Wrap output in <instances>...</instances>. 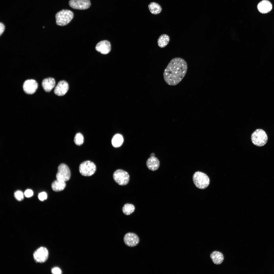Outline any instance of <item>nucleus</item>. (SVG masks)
<instances>
[{
	"label": "nucleus",
	"instance_id": "1",
	"mask_svg": "<svg viewBox=\"0 0 274 274\" xmlns=\"http://www.w3.org/2000/svg\"><path fill=\"white\" fill-rule=\"evenodd\" d=\"M187 63L183 59L176 57L172 59L165 69L163 73L164 81L168 85L174 86L178 84L187 72Z\"/></svg>",
	"mask_w": 274,
	"mask_h": 274
},
{
	"label": "nucleus",
	"instance_id": "2",
	"mask_svg": "<svg viewBox=\"0 0 274 274\" xmlns=\"http://www.w3.org/2000/svg\"><path fill=\"white\" fill-rule=\"evenodd\" d=\"M193 180L195 186L201 189L207 187L210 182L208 176L204 173L200 171L196 172L194 174Z\"/></svg>",
	"mask_w": 274,
	"mask_h": 274
},
{
	"label": "nucleus",
	"instance_id": "3",
	"mask_svg": "<svg viewBox=\"0 0 274 274\" xmlns=\"http://www.w3.org/2000/svg\"><path fill=\"white\" fill-rule=\"evenodd\" d=\"M73 13L68 10H62L56 14L55 18L56 24L63 26L68 24L73 19Z\"/></svg>",
	"mask_w": 274,
	"mask_h": 274
},
{
	"label": "nucleus",
	"instance_id": "4",
	"mask_svg": "<svg viewBox=\"0 0 274 274\" xmlns=\"http://www.w3.org/2000/svg\"><path fill=\"white\" fill-rule=\"evenodd\" d=\"M251 139L253 143L259 147L265 145L268 141V137L266 133L261 129H258L255 130L252 134Z\"/></svg>",
	"mask_w": 274,
	"mask_h": 274
},
{
	"label": "nucleus",
	"instance_id": "5",
	"mask_svg": "<svg viewBox=\"0 0 274 274\" xmlns=\"http://www.w3.org/2000/svg\"><path fill=\"white\" fill-rule=\"evenodd\" d=\"M79 170L81 175L89 176L95 173L96 170V166L93 162L87 161L82 162L80 164Z\"/></svg>",
	"mask_w": 274,
	"mask_h": 274
},
{
	"label": "nucleus",
	"instance_id": "6",
	"mask_svg": "<svg viewBox=\"0 0 274 274\" xmlns=\"http://www.w3.org/2000/svg\"><path fill=\"white\" fill-rule=\"evenodd\" d=\"M114 181L118 185L124 186L127 184L129 181L130 177L127 172L122 169L115 171L113 174Z\"/></svg>",
	"mask_w": 274,
	"mask_h": 274
},
{
	"label": "nucleus",
	"instance_id": "7",
	"mask_svg": "<svg viewBox=\"0 0 274 274\" xmlns=\"http://www.w3.org/2000/svg\"><path fill=\"white\" fill-rule=\"evenodd\" d=\"M71 175L70 170L67 165L62 163L59 166L56 176L57 180L65 182L70 179Z\"/></svg>",
	"mask_w": 274,
	"mask_h": 274
},
{
	"label": "nucleus",
	"instance_id": "8",
	"mask_svg": "<svg viewBox=\"0 0 274 274\" xmlns=\"http://www.w3.org/2000/svg\"><path fill=\"white\" fill-rule=\"evenodd\" d=\"M48 256V251L44 247H41L37 249L34 252L33 256L34 260L39 263H42L47 260Z\"/></svg>",
	"mask_w": 274,
	"mask_h": 274
},
{
	"label": "nucleus",
	"instance_id": "9",
	"mask_svg": "<svg viewBox=\"0 0 274 274\" xmlns=\"http://www.w3.org/2000/svg\"><path fill=\"white\" fill-rule=\"evenodd\" d=\"M69 5L72 8L79 10L88 9L91 5L89 0H70Z\"/></svg>",
	"mask_w": 274,
	"mask_h": 274
},
{
	"label": "nucleus",
	"instance_id": "10",
	"mask_svg": "<svg viewBox=\"0 0 274 274\" xmlns=\"http://www.w3.org/2000/svg\"><path fill=\"white\" fill-rule=\"evenodd\" d=\"M38 87L37 82L35 80L32 79L26 80L23 85V88L24 92L26 94H32L34 93Z\"/></svg>",
	"mask_w": 274,
	"mask_h": 274
},
{
	"label": "nucleus",
	"instance_id": "11",
	"mask_svg": "<svg viewBox=\"0 0 274 274\" xmlns=\"http://www.w3.org/2000/svg\"><path fill=\"white\" fill-rule=\"evenodd\" d=\"M124 240L125 244L130 247L136 246L139 242V239L138 235L132 232L126 234L124 237Z\"/></svg>",
	"mask_w": 274,
	"mask_h": 274
},
{
	"label": "nucleus",
	"instance_id": "12",
	"mask_svg": "<svg viewBox=\"0 0 274 274\" xmlns=\"http://www.w3.org/2000/svg\"><path fill=\"white\" fill-rule=\"evenodd\" d=\"M68 89V84L67 82L64 80L60 81L55 87L54 92L58 96H62L67 92Z\"/></svg>",
	"mask_w": 274,
	"mask_h": 274
},
{
	"label": "nucleus",
	"instance_id": "13",
	"mask_svg": "<svg viewBox=\"0 0 274 274\" xmlns=\"http://www.w3.org/2000/svg\"><path fill=\"white\" fill-rule=\"evenodd\" d=\"M95 49L102 54H107L110 52L111 50L110 43L107 40L101 41L97 44L95 47Z\"/></svg>",
	"mask_w": 274,
	"mask_h": 274
},
{
	"label": "nucleus",
	"instance_id": "14",
	"mask_svg": "<svg viewBox=\"0 0 274 274\" xmlns=\"http://www.w3.org/2000/svg\"><path fill=\"white\" fill-rule=\"evenodd\" d=\"M257 8L260 13L263 14L267 13L271 10L272 5L269 1L263 0L258 4Z\"/></svg>",
	"mask_w": 274,
	"mask_h": 274
},
{
	"label": "nucleus",
	"instance_id": "15",
	"mask_svg": "<svg viewBox=\"0 0 274 274\" xmlns=\"http://www.w3.org/2000/svg\"><path fill=\"white\" fill-rule=\"evenodd\" d=\"M55 84V81L54 79L51 77L44 79L42 83L43 89L46 92H50L54 87Z\"/></svg>",
	"mask_w": 274,
	"mask_h": 274
},
{
	"label": "nucleus",
	"instance_id": "16",
	"mask_svg": "<svg viewBox=\"0 0 274 274\" xmlns=\"http://www.w3.org/2000/svg\"><path fill=\"white\" fill-rule=\"evenodd\" d=\"M146 164L148 169L154 171L158 169L160 166V162L156 157H150L147 161Z\"/></svg>",
	"mask_w": 274,
	"mask_h": 274
},
{
	"label": "nucleus",
	"instance_id": "17",
	"mask_svg": "<svg viewBox=\"0 0 274 274\" xmlns=\"http://www.w3.org/2000/svg\"><path fill=\"white\" fill-rule=\"evenodd\" d=\"M210 257L213 263L216 265L221 264L224 259V256L222 253L216 251L213 252L211 254Z\"/></svg>",
	"mask_w": 274,
	"mask_h": 274
},
{
	"label": "nucleus",
	"instance_id": "18",
	"mask_svg": "<svg viewBox=\"0 0 274 274\" xmlns=\"http://www.w3.org/2000/svg\"><path fill=\"white\" fill-rule=\"evenodd\" d=\"M65 182L57 180L55 181L51 185L52 190L56 192H59L63 190L66 186Z\"/></svg>",
	"mask_w": 274,
	"mask_h": 274
},
{
	"label": "nucleus",
	"instance_id": "19",
	"mask_svg": "<svg viewBox=\"0 0 274 274\" xmlns=\"http://www.w3.org/2000/svg\"><path fill=\"white\" fill-rule=\"evenodd\" d=\"M170 40V37L168 35L165 34H162L158 39V45L160 47L163 48L168 45Z\"/></svg>",
	"mask_w": 274,
	"mask_h": 274
},
{
	"label": "nucleus",
	"instance_id": "20",
	"mask_svg": "<svg viewBox=\"0 0 274 274\" xmlns=\"http://www.w3.org/2000/svg\"><path fill=\"white\" fill-rule=\"evenodd\" d=\"M124 141L122 136L119 134H115L111 140L112 146L114 147L117 148L121 146Z\"/></svg>",
	"mask_w": 274,
	"mask_h": 274
},
{
	"label": "nucleus",
	"instance_id": "21",
	"mask_svg": "<svg viewBox=\"0 0 274 274\" xmlns=\"http://www.w3.org/2000/svg\"><path fill=\"white\" fill-rule=\"evenodd\" d=\"M148 7L150 12L154 14H157L160 13L162 10L161 6L155 2L151 3L148 5Z\"/></svg>",
	"mask_w": 274,
	"mask_h": 274
},
{
	"label": "nucleus",
	"instance_id": "22",
	"mask_svg": "<svg viewBox=\"0 0 274 274\" xmlns=\"http://www.w3.org/2000/svg\"><path fill=\"white\" fill-rule=\"evenodd\" d=\"M134 206L131 204L127 203L125 204L122 208L123 212L126 215H129L132 213L134 211Z\"/></svg>",
	"mask_w": 274,
	"mask_h": 274
},
{
	"label": "nucleus",
	"instance_id": "23",
	"mask_svg": "<svg viewBox=\"0 0 274 274\" xmlns=\"http://www.w3.org/2000/svg\"><path fill=\"white\" fill-rule=\"evenodd\" d=\"M75 144L77 145L80 146L84 142V137L83 135L80 133H78L75 135L74 139Z\"/></svg>",
	"mask_w": 274,
	"mask_h": 274
},
{
	"label": "nucleus",
	"instance_id": "24",
	"mask_svg": "<svg viewBox=\"0 0 274 274\" xmlns=\"http://www.w3.org/2000/svg\"><path fill=\"white\" fill-rule=\"evenodd\" d=\"M14 196L17 200L21 201L24 198V194L23 192L20 190H18L15 192Z\"/></svg>",
	"mask_w": 274,
	"mask_h": 274
},
{
	"label": "nucleus",
	"instance_id": "25",
	"mask_svg": "<svg viewBox=\"0 0 274 274\" xmlns=\"http://www.w3.org/2000/svg\"><path fill=\"white\" fill-rule=\"evenodd\" d=\"M47 197V194L45 192H42L40 193L38 195V197L41 201H43L46 199Z\"/></svg>",
	"mask_w": 274,
	"mask_h": 274
},
{
	"label": "nucleus",
	"instance_id": "26",
	"mask_svg": "<svg viewBox=\"0 0 274 274\" xmlns=\"http://www.w3.org/2000/svg\"><path fill=\"white\" fill-rule=\"evenodd\" d=\"M24 194L26 197H29L33 195V192L31 190L27 189L25 191Z\"/></svg>",
	"mask_w": 274,
	"mask_h": 274
},
{
	"label": "nucleus",
	"instance_id": "27",
	"mask_svg": "<svg viewBox=\"0 0 274 274\" xmlns=\"http://www.w3.org/2000/svg\"><path fill=\"white\" fill-rule=\"evenodd\" d=\"M53 273L55 274H60L62 273L61 270L59 268L55 267L53 268L52 270Z\"/></svg>",
	"mask_w": 274,
	"mask_h": 274
},
{
	"label": "nucleus",
	"instance_id": "28",
	"mask_svg": "<svg viewBox=\"0 0 274 274\" xmlns=\"http://www.w3.org/2000/svg\"><path fill=\"white\" fill-rule=\"evenodd\" d=\"M5 28V26L2 23H0V35L1 36L4 32Z\"/></svg>",
	"mask_w": 274,
	"mask_h": 274
},
{
	"label": "nucleus",
	"instance_id": "29",
	"mask_svg": "<svg viewBox=\"0 0 274 274\" xmlns=\"http://www.w3.org/2000/svg\"><path fill=\"white\" fill-rule=\"evenodd\" d=\"M150 157H153L155 156V154L153 153H151L150 155Z\"/></svg>",
	"mask_w": 274,
	"mask_h": 274
}]
</instances>
